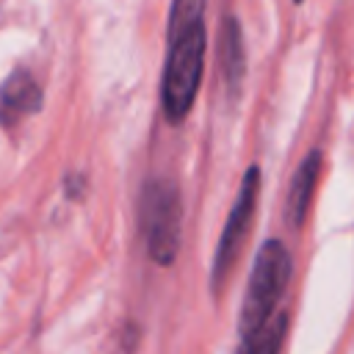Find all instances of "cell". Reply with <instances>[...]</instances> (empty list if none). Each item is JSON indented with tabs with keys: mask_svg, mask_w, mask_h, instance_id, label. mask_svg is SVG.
Listing matches in <instances>:
<instances>
[{
	"mask_svg": "<svg viewBox=\"0 0 354 354\" xmlns=\"http://www.w3.org/2000/svg\"><path fill=\"white\" fill-rule=\"evenodd\" d=\"M205 66V22L191 19L169 25V55L163 69V111L169 122H183L196 100Z\"/></svg>",
	"mask_w": 354,
	"mask_h": 354,
	"instance_id": "6da1fadb",
	"label": "cell"
},
{
	"mask_svg": "<svg viewBox=\"0 0 354 354\" xmlns=\"http://www.w3.org/2000/svg\"><path fill=\"white\" fill-rule=\"evenodd\" d=\"M290 252L279 243V241H266L254 257V266H252V274H249V285H246V296H243V304H241V321H238V329L241 335H249L254 332L257 326H263L285 288H288V279H290Z\"/></svg>",
	"mask_w": 354,
	"mask_h": 354,
	"instance_id": "7a4b0ae2",
	"label": "cell"
},
{
	"mask_svg": "<svg viewBox=\"0 0 354 354\" xmlns=\"http://www.w3.org/2000/svg\"><path fill=\"white\" fill-rule=\"evenodd\" d=\"M180 191L169 180H149L141 194V230L147 252L158 266H171L180 249Z\"/></svg>",
	"mask_w": 354,
	"mask_h": 354,
	"instance_id": "3957f363",
	"label": "cell"
},
{
	"mask_svg": "<svg viewBox=\"0 0 354 354\" xmlns=\"http://www.w3.org/2000/svg\"><path fill=\"white\" fill-rule=\"evenodd\" d=\"M257 191H260V169L257 166H249L243 180H241V188H238V196H235V205L227 216V224L221 230V238H218V246H216V257H213V274H210V285L213 290H221L238 254H241V246L249 235V227H252V218H254V207H257Z\"/></svg>",
	"mask_w": 354,
	"mask_h": 354,
	"instance_id": "277c9868",
	"label": "cell"
},
{
	"mask_svg": "<svg viewBox=\"0 0 354 354\" xmlns=\"http://www.w3.org/2000/svg\"><path fill=\"white\" fill-rule=\"evenodd\" d=\"M41 108V88L33 80L30 72L25 69H14L6 83L0 86V124L3 127H14L17 122H22L25 116L36 113Z\"/></svg>",
	"mask_w": 354,
	"mask_h": 354,
	"instance_id": "5b68a950",
	"label": "cell"
},
{
	"mask_svg": "<svg viewBox=\"0 0 354 354\" xmlns=\"http://www.w3.org/2000/svg\"><path fill=\"white\" fill-rule=\"evenodd\" d=\"M318 174H321V152L313 149L301 166L296 169L293 174V183H290V191H288V202H285V218L293 230H299L307 218V210H310V202H313V191H315V183H318Z\"/></svg>",
	"mask_w": 354,
	"mask_h": 354,
	"instance_id": "8992f818",
	"label": "cell"
},
{
	"mask_svg": "<svg viewBox=\"0 0 354 354\" xmlns=\"http://www.w3.org/2000/svg\"><path fill=\"white\" fill-rule=\"evenodd\" d=\"M218 55H221V69H224V80L227 88L235 94L246 69V58H243V36H241V25L235 17H227L221 25V41H218Z\"/></svg>",
	"mask_w": 354,
	"mask_h": 354,
	"instance_id": "52a82bcc",
	"label": "cell"
},
{
	"mask_svg": "<svg viewBox=\"0 0 354 354\" xmlns=\"http://www.w3.org/2000/svg\"><path fill=\"white\" fill-rule=\"evenodd\" d=\"M285 329H288V315L277 313L271 315L263 326H257L249 335H241V348L238 354H279L282 340H285Z\"/></svg>",
	"mask_w": 354,
	"mask_h": 354,
	"instance_id": "ba28073f",
	"label": "cell"
},
{
	"mask_svg": "<svg viewBox=\"0 0 354 354\" xmlns=\"http://www.w3.org/2000/svg\"><path fill=\"white\" fill-rule=\"evenodd\" d=\"M296 3H301V0H296Z\"/></svg>",
	"mask_w": 354,
	"mask_h": 354,
	"instance_id": "9c48e42d",
	"label": "cell"
}]
</instances>
